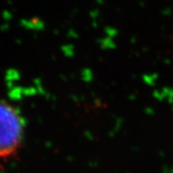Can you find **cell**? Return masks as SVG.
Returning a JSON list of instances; mask_svg holds the SVG:
<instances>
[{"mask_svg":"<svg viewBox=\"0 0 173 173\" xmlns=\"http://www.w3.org/2000/svg\"><path fill=\"white\" fill-rule=\"evenodd\" d=\"M24 122L18 111L0 101V158L12 155L21 143Z\"/></svg>","mask_w":173,"mask_h":173,"instance_id":"obj_1","label":"cell"}]
</instances>
